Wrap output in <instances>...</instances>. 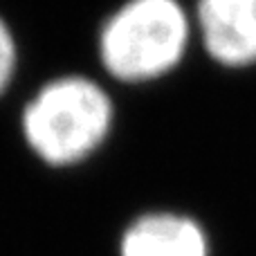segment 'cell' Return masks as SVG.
<instances>
[{
	"mask_svg": "<svg viewBox=\"0 0 256 256\" xmlns=\"http://www.w3.org/2000/svg\"><path fill=\"white\" fill-rule=\"evenodd\" d=\"M202 50L225 70L256 66V0H196Z\"/></svg>",
	"mask_w": 256,
	"mask_h": 256,
	"instance_id": "3957f363",
	"label": "cell"
},
{
	"mask_svg": "<svg viewBox=\"0 0 256 256\" xmlns=\"http://www.w3.org/2000/svg\"><path fill=\"white\" fill-rule=\"evenodd\" d=\"M117 256H212V240L198 218L155 209L135 216L124 227Z\"/></svg>",
	"mask_w": 256,
	"mask_h": 256,
	"instance_id": "277c9868",
	"label": "cell"
},
{
	"mask_svg": "<svg viewBox=\"0 0 256 256\" xmlns=\"http://www.w3.org/2000/svg\"><path fill=\"white\" fill-rule=\"evenodd\" d=\"M189 40V16L178 0H126L104 20L97 56L110 79L146 86L180 68Z\"/></svg>",
	"mask_w": 256,
	"mask_h": 256,
	"instance_id": "7a4b0ae2",
	"label": "cell"
},
{
	"mask_svg": "<svg viewBox=\"0 0 256 256\" xmlns=\"http://www.w3.org/2000/svg\"><path fill=\"white\" fill-rule=\"evenodd\" d=\"M18 61H20V48H18L16 34L9 27V22L0 16V97L16 79Z\"/></svg>",
	"mask_w": 256,
	"mask_h": 256,
	"instance_id": "5b68a950",
	"label": "cell"
},
{
	"mask_svg": "<svg viewBox=\"0 0 256 256\" xmlns=\"http://www.w3.org/2000/svg\"><path fill=\"white\" fill-rule=\"evenodd\" d=\"M117 108L102 84L86 74L45 81L25 102L20 137L50 168H74L92 160L115 130Z\"/></svg>",
	"mask_w": 256,
	"mask_h": 256,
	"instance_id": "6da1fadb",
	"label": "cell"
}]
</instances>
